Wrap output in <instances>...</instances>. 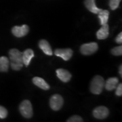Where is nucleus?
Masks as SVG:
<instances>
[{"mask_svg":"<svg viewBox=\"0 0 122 122\" xmlns=\"http://www.w3.org/2000/svg\"><path fill=\"white\" fill-rule=\"evenodd\" d=\"M84 4H85L86 8L92 13L98 14L102 10V9L98 8L96 7L95 0H85Z\"/></svg>","mask_w":122,"mask_h":122,"instance_id":"12","label":"nucleus"},{"mask_svg":"<svg viewBox=\"0 0 122 122\" xmlns=\"http://www.w3.org/2000/svg\"><path fill=\"white\" fill-rule=\"evenodd\" d=\"M98 49V46L96 42L84 44L80 47V52L83 55H91L95 53Z\"/></svg>","mask_w":122,"mask_h":122,"instance_id":"4","label":"nucleus"},{"mask_svg":"<svg viewBox=\"0 0 122 122\" xmlns=\"http://www.w3.org/2000/svg\"><path fill=\"white\" fill-rule=\"evenodd\" d=\"M73 50L70 48L66 49H56L54 52V54L58 57L62 58L64 61H67L73 56Z\"/></svg>","mask_w":122,"mask_h":122,"instance_id":"8","label":"nucleus"},{"mask_svg":"<svg viewBox=\"0 0 122 122\" xmlns=\"http://www.w3.org/2000/svg\"><path fill=\"white\" fill-rule=\"evenodd\" d=\"M92 114H93L94 117L96 119H105L108 117L109 114V111L106 107L100 106V107H98L94 109Z\"/></svg>","mask_w":122,"mask_h":122,"instance_id":"6","label":"nucleus"},{"mask_svg":"<svg viewBox=\"0 0 122 122\" xmlns=\"http://www.w3.org/2000/svg\"><path fill=\"white\" fill-rule=\"evenodd\" d=\"M116 88V92H115V94L118 96H122V84L119 83L117 84Z\"/></svg>","mask_w":122,"mask_h":122,"instance_id":"22","label":"nucleus"},{"mask_svg":"<svg viewBox=\"0 0 122 122\" xmlns=\"http://www.w3.org/2000/svg\"><path fill=\"white\" fill-rule=\"evenodd\" d=\"M119 73L120 74V75H122V66H119Z\"/></svg>","mask_w":122,"mask_h":122,"instance_id":"24","label":"nucleus"},{"mask_svg":"<svg viewBox=\"0 0 122 122\" xmlns=\"http://www.w3.org/2000/svg\"><path fill=\"white\" fill-rule=\"evenodd\" d=\"M8 116V111L5 107L0 106V119H5Z\"/></svg>","mask_w":122,"mask_h":122,"instance_id":"20","label":"nucleus"},{"mask_svg":"<svg viewBox=\"0 0 122 122\" xmlns=\"http://www.w3.org/2000/svg\"><path fill=\"white\" fill-rule=\"evenodd\" d=\"M10 66V61L5 56L0 57V71L7 72L8 71Z\"/></svg>","mask_w":122,"mask_h":122,"instance_id":"16","label":"nucleus"},{"mask_svg":"<svg viewBox=\"0 0 122 122\" xmlns=\"http://www.w3.org/2000/svg\"><path fill=\"white\" fill-rule=\"evenodd\" d=\"M34 57V52L31 49H26V50L22 53V61L24 65L27 67L29 65L31 59Z\"/></svg>","mask_w":122,"mask_h":122,"instance_id":"13","label":"nucleus"},{"mask_svg":"<svg viewBox=\"0 0 122 122\" xmlns=\"http://www.w3.org/2000/svg\"><path fill=\"white\" fill-rule=\"evenodd\" d=\"M56 75L58 79L63 82H68L71 79V74L67 70L63 69H58L56 70Z\"/></svg>","mask_w":122,"mask_h":122,"instance_id":"9","label":"nucleus"},{"mask_svg":"<svg viewBox=\"0 0 122 122\" xmlns=\"http://www.w3.org/2000/svg\"><path fill=\"white\" fill-rule=\"evenodd\" d=\"M115 41L117 43V44H121L122 43V33H119V34H118V35L115 38Z\"/></svg>","mask_w":122,"mask_h":122,"instance_id":"23","label":"nucleus"},{"mask_svg":"<svg viewBox=\"0 0 122 122\" xmlns=\"http://www.w3.org/2000/svg\"><path fill=\"white\" fill-rule=\"evenodd\" d=\"M39 47L46 55L52 56L53 54L52 50L48 41L45 39H41L39 42Z\"/></svg>","mask_w":122,"mask_h":122,"instance_id":"10","label":"nucleus"},{"mask_svg":"<svg viewBox=\"0 0 122 122\" xmlns=\"http://www.w3.org/2000/svg\"><path fill=\"white\" fill-rule=\"evenodd\" d=\"M105 80L100 75H96L92 79L90 90L94 94H100L102 92L103 87H105Z\"/></svg>","mask_w":122,"mask_h":122,"instance_id":"2","label":"nucleus"},{"mask_svg":"<svg viewBox=\"0 0 122 122\" xmlns=\"http://www.w3.org/2000/svg\"><path fill=\"white\" fill-rule=\"evenodd\" d=\"M109 35V26L107 24L102 25V27L96 33V37L98 39H105Z\"/></svg>","mask_w":122,"mask_h":122,"instance_id":"11","label":"nucleus"},{"mask_svg":"<svg viewBox=\"0 0 122 122\" xmlns=\"http://www.w3.org/2000/svg\"><path fill=\"white\" fill-rule=\"evenodd\" d=\"M83 122V119L79 117V115H73L71 117H70L68 120L67 122Z\"/></svg>","mask_w":122,"mask_h":122,"instance_id":"21","label":"nucleus"},{"mask_svg":"<svg viewBox=\"0 0 122 122\" xmlns=\"http://www.w3.org/2000/svg\"><path fill=\"white\" fill-rule=\"evenodd\" d=\"M10 56V65L11 68L14 71H19L23 66L22 61V53L18 49H11L9 51Z\"/></svg>","mask_w":122,"mask_h":122,"instance_id":"1","label":"nucleus"},{"mask_svg":"<svg viewBox=\"0 0 122 122\" xmlns=\"http://www.w3.org/2000/svg\"><path fill=\"white\" fill-rule=\"evenodd\" d=\"M119 83V79L117 77H111L105 82V87L108 91H112L117 87Z\"/></svg>","mask_w":122,"mask_h":122,"instance_id":"15","label":"nucleus"},{"mask_svg":"<svg viewBox=\"0 0 122 122\" xmlns=\"http://www.w3.org/2000/svg\"><path fill=\"white\" fill-rule=\"evenodd\" d=\"M29 30V26L26 25H24L22 26H14L12 29V33L16 37H22L27 35Z\"/></svg>","mask_w":122,"mask_h":122,"instance_id":"7","label":"nucleus"},{"mask_svg":"<svg viewBox=\"0 0 122 122\" xmlns=\"http://www.w3.org/2000/svg\"><path fill=\"white\" fill-rule=\"evenodd\" d=\"M19 110L22 115L25 118H30L33 116V107L29 100L22 101L19 107Z\"/></svg>","mask_w":122,"mask_h":122,"instance_id":"3","label":"nucleus"},{"mask_svg":"<svg viewBox=\"0 0 122 122\" xmlns=\"http://www.w3.org/2000/svg\"><path fill=\"white\" fill-rule=\"evenodd\" d=\"M111 53L114 56H122V46H119L117 47H115L111 50Z\"/></svg>","mask_w":122,"mask_h":122,"instance_id":"19","label":"nucleus"},{"mask_svg":"<svg viewBox=\"0 0 122 122\" xmlns=\"http://www.w3.org/2000/svg\"><path fill=\"white\" fill-rule=\"evenodd\" d=\"M33 83L35 84L36 86L39 87V88L44 90H48L50 89V86L44 79L39 77H35L33 79Z\"/></svg>","mask_w":122,"mask_h":122,"instance_id":"14","label":"nucleus"},{"mask_svg":"<svg viewBox=\"0 0 122 122\" xmlns=\"http://www.w3.org/2000/svg\"><path fill=\"white\" fill-rule=\"evenodd\" d=\"M122 0H109V6L112 10L117 8Z\"/></svg>","mask_w":122,"mask_h":122,"instance_id":"18","label":"nucleus"},{"mask_svg":"<svg viewBox=\"0 0 122 122\" xmlns=\"http://www.w3.org/2000/svg\"><path fill=\"white\" fill-rule=\"evenodd\" d=\"M64 104L63 98L59 94H54L50 99V106L54 111H58L62 107Z\"/></svg>","mask_w":122,"mask_h":122,"instance_id":"5","label":"nucleus"},{"mask_svg":"<svg viewBox=\"0 0 122 122\" xmlns=\"http://www.w3.org/2000/svg\"><path fill=\"white\" fill-rule=\"evenodd\" d=\"M98 14V18L100 20V24L102 25H105L107 23L108 21V19H109V12L108 10H102Z\"/></svg>","mask_w":122,"mask_h":122,"instance_id":"17","label":"nucleus"}]
</instances>
